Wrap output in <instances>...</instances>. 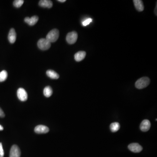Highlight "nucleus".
I'll return each mask as SVG.
<instances>
[{
    "mask_svg": "<svg viewBox=\"0 0 157 157\" xmlns=\"http://www.w3.org/2000/svg\"><path fill=\"white\" fill-rule=\"evenodd\" d=\"M150 83V80L149 78L147 77H143L138 79L136 82L135 86L138 89H142L148 87Z\"/></svg>",
    "mask_w": 157,
    "mask_h": 157,
    "instance_id": "1",
    "label": "nucleus"
},
{
    "mask_svg": "<svg viewBox=\"0 0 157 157\" xmlns=\"http://www.w3.org/2000/svg\"><path fill=\"white\" fill-rule=\"evenodd\" d=\"M59 31L57 29H53L49 32L46 35V39L50 43H54L56 41L59 37Z\"/></svg>",
    "mask_w": 157,
    "mask_h": 157,
    "instance_id": "2",
    "label": "nucleus"
},
{
    "mask_svg": "<svg viewBox=\"0 0 157 157\" xmlns=\"http://www.w3.org/2000/svg\"><path fill=\"white\" fill-rule=\"evenodd\" d=\"M38 47L42 50H46L49 49L51 47V43L46 39H41L38 41Z\"/></svg>",
    "mask_w": 157,
    "mask_h": 157,
    "instance_id": "3",
    "label": "nucleus"
},
{
    "mask_svg": "<svg viewBox=\"0 0 157 157\" xmlns=\"http://www.w3.org/2000/svg\"><path fill=\"white\" fill-rule=\"evenodd\" d=\"M78 39V34L76 32L73 31L68 33L66 40L70 44H74L76 42Z\"/></svg>",
    "mask_w": 157,
    "mask_h": 157,
    "instance_id": "4",
    "label": "nucleus"
},
{
    "mask_svg": "<svg viewBox=\"0 0 157 157\" xmlns=\"http://www.w3.org/2000/svg\"><path fill=\"white\" fill-rule=\"evenodd\" d=\"M18 97L22 101H26L28 99V94L24 89L20 88L17 91Z\"/></svg>",
    "mask_w": 157,
    "mask_h": 157,
    "instance_id": "5",
    "label": "nucleus"
},
{
    "mask_svg": "<svg viewBox=\"0 0 157 157\" xmlns=\"http://www.w3.org/2000/svg\"><path fill=\"white\" fill-rule=\"evenodd\" d=\"M21 151L19 147L16 145H13L11 148L10 152V157H20Z\"/></svg>",
    "mask_w": 157,
    "mask_h": 157,
    "instance_id": "6",
    "label": "nucleus"
},
{
    "mask_svg": "<svg viewBox=\"0 0 157 157\" xmlns=\"http://www.w3.org/2000/svg\"><path fill=\"white\" fill-rule=\"evenodd\" d=\"M128 149L134 153H139L142 151L143 148L138 143H134L130 144L128 145Z\"/></svg>",
    "mask_w": 157,
    "mask_h": 157,
    "instance_id": "7",
    "label": "nucleus"
},
{
    "mask_svg": "<svg viewBox=\"0 0 157 157\" xmlns=\"http://www.w3.org/2000/svg\"><path fill=\"white\" fill-rule=\"evenodd\" d=\"M49 128L46 126L43 125H39L36 126L35 128V132L37 134H45L49 131Z\"/></svg>",
    "mask_w": 157,
    "mask_h": 157,
    "instance_id": "8",
    "label": "nucleus"
},
{
    "mask_svg": "<svg viewBox=\"0 0 157 157\" xmlns=\"http://www.w3.org/2000/svg\"><path fill=\"white\" fill-rule=\"evenodd\" d=\"M150 122L148 120H143L140 125V129L143 132L148 131L150 127Z\"/></svg>",
    "mask_w": 157,
    "mask_h": 157,
    "instance_id": "9",
    "label": "nucleus"
},
{
    "mask_svg": "<svg viewBox=\"0 0 157 157\" xmlns=\"http://www.w3.org/2000/svg\"><path fill=\"white\" fill-rule=\"evenodd\" d=\"M8 39L11 44L14 43L16 41V33L14 28H11L10 30L8 35Z\"/></svg>",
    "mask_w": 157,
    "mask_h": 157,
    "instance_id": "10",
    "label": "nucleus"
},
{
    "mask_svg": "<svg viewBox=\"0 0 157 157\" xmlns=\"http://www.w3.org/2000/svg\"><path fill=\"white\" fill-rule=\"evenodd\" d=\"M39 5L43 8L50 9L53 7V3L51 1L49 0H41L39 2Z\"/></svg>",
    "mask_w": 157,
    "mask_h": 157,
    "instance_id": "11",
    "label": "nucleus"
},
{
    "mask_svg": "<svg viewBox=\"0 0 157 157\" xmlns=\"http://www.w3.org/2000/svg\"><path fill=\"white\" fill-rule=\"evenodd\" d=\"M86 53L85 51H79L75 54L74 58L76 62H80L85 58Z\"/></svg>",
    "mask_w": 157,
    "mask_h": 157,
    "instance_id": "12",
    "label": "nucleus"
},
{
    "mask_svg": "<svg viewBox=\"0 0 157 157\" xmlns=\"http://www.w3.org/2000/svg\"><path fill=\"white\" fill-rule=\"evenodd\" d=\"M134 5L136 9L139 11H142L144 10V5L143 1L141 0H134L133 1Z\"/></svg>",
    "mask_w": 157,
    "mask_h": 157,
    "instance_id": "13",
    "label": "nucleus"
},
{
    "mask_svg": "<svg viewBox=\"0 0 157 157\" xmlns=\"http://www.w3.org/2000/svg\"><path fill=\"white\" fill-rule=\"evenodd\" d=\"M46 74L52 79H58L59 77V75L53 70H48L46 72Z\"/></svg>",
    "mask_w": 157,
    "mask_h": 157,
    "instance_id": "14",
    "label": "nucleus"
},
{
    "mask_svg": "<svg viewBox=\"0 0 157 157\" xmlns=\"http://www.w3.org/2000/svg\"><path fill=\"white\" fill-rule=\"evenodd\" d=\"M53 91L52 88L49 86L45 87L44 89V95L46 97H49L53 94Z\"/></svg>",
    "mask_w": 157,
    "mask_h": 157,
    "instance_id": "15",
    "label": "nucleus"
},
{
    "mask_svg": "<svg viewBox=\"0 0 157 157\" xmlns=\"http://www.w3.org/2000/svg\"><path fill=\"white\" fill-rule=\"evenodd\" d=\"M120 128V124L118 122H114L110 125V129L112 132L118 131Z\"/></svg>",
    "mask_w": 157,
    "mask_h": 157,
    "instance_id": "16",
    "label": "nucleus"
},
{
    "mask_svg": "<svg viewBox=\"0 0 157 157\" xmlns=\"http://www.w3.org/2000/svg\"><path fill=\"white\" fill-rule=\"evenodd\" d=\"M38 20H39V17L38 16L36 15L32 16L31 18H30V21H29L28 25L30 26H34L37 23Z\"/></svg>",
    "mask_w": 157,
    "mask_h": 157,
    "instance_id": "17",
    "label": "nucleus"
},
{
    "mask_svg": "<svg viewBox=\"0 0 157 157\" xmlns=\"http://www.w3.org/2000/svg\"><path fill=\"white\" fill-rule=\"evenodd\" d=\"M8 77V72L6 70H3L0 72V82L5 81Z\"/></svg>",
    "mask_w": 157,
    "mask_h": 157,
    "instance_id": "18",
    "label": "nucleus"
},
{
    "mask_svg": "<svg viewBox=\"0 0 157 157\" xmlns=\"http://www.w3.org/2000/svg\"><path fill=\"white\" fill-rule=\"evenodd\" d=\"M24 2L23 0H15L14 1L13 5L16 8H20Z\"/></svg>",
    "mask_w": 157,
    "mask_h": 157,
    "instance_id": "19",
    "label": "nucleus"
},
{
    "mask_svg": "<svg viewBox=\"0 0 157 157\" xmlns=\"http://www.w3.org/2000/svg\"><path fill=\"white\" fill-rule=\"evenodd\" d=\"M92 22V19L91 18H88L87 20H85L82 23V25L83 26H86L87 25H89L90 23Z\"/></svg>",
    "mask_w": 157,
    "mask_h": 157,
    "instance_id": "20",
    "label": "nucleus"
},
{
    "mask_svg": "<svg viewBox=\"0 0 157 157\" xmlns=\"http://www.w3.org/2000/svg\"><path fill=\"white\" fill-rule=\"evenodd\" d=\"M4 151L3 150L2 143H0V157H4Z\"/></svg>",
    "mask_w": 157,
    "mask_h": 157,
    "instance_id": "21",
    "label": "nucleus"
},
{
    "mask_svg": "<svg viewBox=\"0 0 157 157\" xmlns=\"http://www.w3.org/2000/svg\"><path fill=\"white\" fill-rule=\"evenodd\" d=\"M5 113H4L1 108H0V117L1 118H4V117H5Z\"/></svg>",
    "mask_w": 157,
    "mask_h": 157,
    "instance_id": "22",
    "label": "nucleus"
},
{
    "mask_svg": "<svg viewBox=\"0 0 157 157\" xmlns=\"http://www.w3.org/2000/svg\"><path fill=\"white\" fill-rule=\"evenodd\" d=\"M25 20V22H26V23L28 24L29 21H30V18H29V17H26V18H25V20Z\"/></svg>",
    "mask_w": 157,
    "mask_h": 157,
    "instance_id": "23",
    "label": "nucleus"
},
{
    "mask_svg": "<svg viewBox=\"0 0 157 157\" xmlns=\"http://www.w3.org/2000/svg\"><path fill=\"white\" fill-rule=\"evenodd\" d=\"M58 2H62V3H63V2H66V0H58Z\"/></svg>",
    "mask_w": 157,
    "mask_h": 157,
    "instance_id": "24",
    "label": "nucleus"
},
{
    "mask_svg": "<svg viewBox=\"0 0 157 157\" xmlns=\"http://www.w3.org/2000/svg\"><path fill=\"white\" fill-rule=\"evenodd\" d=\"M4 130V128L1 125H0V131H3Z\"/></svg>",
    "mask_w": 157,
    "mask_h": 157,
    "instance_id": "25",
    "label": "nucleus"
},
{
    "mask_svg": "<svg viewBox=\"0 0 157 157\" xmlns=\"http://www.w3.org/2000/svg\"><path fill=\"white\" fill-rule=\"evenodd\" d=\"M157 5H156V8L155 9V14H156V15H157Z\"/></svg>",
    "mask_w": 157,
    "mask_h": 157,
    "instance_id": "26",
    "label": "nucleus"
}]
</instances>
